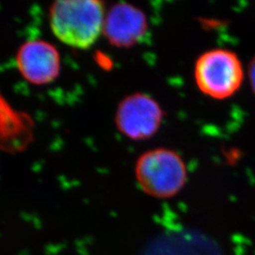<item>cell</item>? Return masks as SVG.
<instances>
[{"label": "cell", "instance_id": "1", "mask_svg": "<svg viewBox=\"0 0 255 255\" xmlns=\"http://www.w3.org/2000/svg\"><path fill=\"white\" fill-rule=\"evenodd\" d=\"M105 6L97 0H59L49 7V27L66 46L88 49L103 32Z\"/></svg>", "mask_w": 255, "mask_h": 255}, {"label": "cell", "instance_id": "5", "mask_svg": "<svg viewBox=\"0 0 255 255\" xmlns=\"http://www.w3.org/2000/svg\"><path fill=\"white\" fill-rule=\"evenodd\" d=\"M15 63L21 76L33 85H46L59 77L62 67L57 47L45 40H29L19 46Z\"/></svg>", "mask_w": 255, "mask_h": 255}, {"label": "cell", "instance_id": "2", "mask_svg": "<svg viewBox=\"0 0 255 255\" xmlns=\"http://www.w3.org/2000/svg\"><path fill=\"white\" fill-rule=\"evenodd\" d=\"M134 172L140 188L157 199L176 196L187 179L182 157L167 148H154L143 153L137 159Z\"/></svg>", "mask_w": 255, "mask_h": 255}, {"label": "cell", "instance_id": "3", "mask_svg": "<svg viewBox=\"0 0 255 255\" xmlns=\"http://www.w3.org/2000/svg\"><path fill=\"white\" fill-rule=\"evenodd\" d=\"M194 77L197 86L204 95L215 100H224L240 88L244 69L235 52L216 48L199 57L195 64Z\"/></svg>", "mask_w": 255, "mask_h": 255}, {"label": "cell", "instance_id": "7", "mask_svg": "<svg viewBox=\"0 0 255 255\" xmlns=\"http://www.w3.org/2000/svg\"><path fill=\"white\" fill-rule=\"evenodd\" d=\"M249 78H250L252 89L255 95V56L249 65Z\"/></svg>", "mask_w": 255, "mask_h": 255}, {"label": "cell", "instance_id": "4", "mask_svg": "<svg viewBox=\"0 0 255 255\" xmlns=\"http://www.w3.org/2000/svg\"><path fill=\"white\" fill-rule=\"evenodd\" d=\"M164 112L151 97L134 93L119 102L115 122L120 133L134 141L153 136L161 127Z\"/></svg>", "mask_w": 255, "mask_h": 255}, {"label": "cell", "instance_id": "6", "mask_svg": "<svg viewBox=\"0 0 255 255\" xmlns=\"http://www.w3.org/2000/svg\"><path fill=\"white\" fill-rule=\"evenodd\" d=\"M147 30V20L142 9L126 2H119L106 12L103 35L110 45L127 48L137 45Z\"/></svg>", "mask_w": 255, "mask_h": 255}]
</instances>
